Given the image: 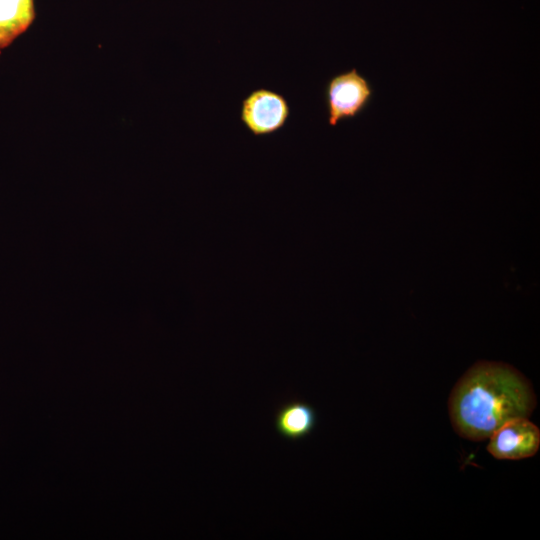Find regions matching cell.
Instances as JSON below:
<instances>
[{"label":"cell","mask_w":540,"mask_h":540,"mask_svg":"<svg viewBox=\"0 0 540 540\" xmlns=\"http://www.w3.org/2000/svg\"><path fill=\"white\" fill-rule=\"evenodd\" d=\"M536 395L529 380L514 367L479 361L453 387L448 411L455 432L472 441L487 439L504 423L529 417Z\"/></svg>","instance_id":"obj_1"},{"label":"cell","mask_w":540,"mask_h":540,"mask_svg":"<svg viewBox=\"0 0 540 540\" xmlns=\"http://www.w3.org/2000/svg\"><path fill=\"white\" fill-rule=\"evenodd\" d=\"M372 96L370 82L355 68L331 77L324 89L328 124L336 126L359 116L370 104Z\"/></svg>","instance_id":"obj_2"},{"label":"cell","mask_w":540,"mask_h":540,"mask_svg":"<svg viewBox=\"0 0 540 540\" xmlns=\"http://www.w3.org/2000/svg\"><path fill=\"white\" fill-rule=\"evenodd\" d=\"M239 117L252 135L264 137L278 132L286 125L290 117V106L282 94L259 88L242 100Z\"/></svg>","instance_id":"obj_3"},{"label":"cell","mask_w":540,"mask_h":540,"mask_svg":"<svg viewBox=\"0 0 540 540\" xmlns=\"http://www.w3.org/2000/svg\"><path fill=\"white\" fill-rule=\"evenodd\" d=\"M488 439L487 451L494 458L521 460L538 452L540 430L528 417H519L501 425Z\"/></svg>","instance_id":"obj_4"},{"label":"cell","mask_w":540,"mask_h":540,"mask_svg":"<svg viewBox=\"0 0 540 540\" xmlns=\"http://www.w3.org/2000/svg\"><path fill=\"white\" fill-rule=\"evenodd\" d=\"M316 422V411L311 405L301 401H290L277 410L274 426L282 438L296 441L311 434Z\"/></svg>","instance_id":"obj_5"},{"label":"cell","mask_w":540,"mask_h":540,"mask_svg":"<svg viewBox=\"0 0 540 540\" xmlns=\"http://www.w3.org/2000/svg\"><path fill=\"white\" fill-rule=\"evenodd\" d=\"M34 17L33 0H0V50L25 32Z\"/></svg>","instance_id":"obj_6"}]
</instances>
